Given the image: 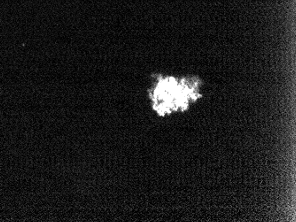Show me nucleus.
Listing matches in <instances>:
<instances>
[{
	"label": "nucleus",
	"mask_w": 296,
	"mask_h": 222,
	"mask_svg": "<svg viewBox=\"0 0 296 222\" xmlns=\"http://www.w3.org/2000/svg\"><path fill=\"white\" fill-rule=\"evenodd\" d=\"M200 80L198 78L156 77L150 90L153 108L159 115L184 111L189 104L200 98Z\"/></svg>",
	"instance_id": "nucleus-1"
}]
</instances>
